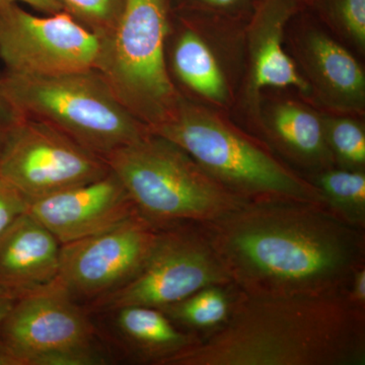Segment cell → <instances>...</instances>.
I'll return each mask as SVG.
<instances>
[{
	"mask_svg": "<svg viewBox=\"0 0 365 365\" xmlns=\"http://www.w3.org/2000/svg\"><path fill=\"white\" fill-rule=\"evenodd\" d=\"M203 225L232 284L245 294L345 292L365 265V228L326 204L251 202Z\"/></svg>",
	"mask_w": 365,
	"mask_h": 365,
	"instance_id": "obj_1",
	"label": "cell"
},
{
	"mask_svg": "<svg viewBox=\"0 0 365 365\" xmlns=\"http://www.w3.org/2000/svg\"><path fill=\"white\" fill-rule=\"evenodd\" d=\"M168 365H365V309L345 292L237 289L230 318Z\"/></svg>",
	"mask_w": 365,
	"mask_h": 365,
	"instance_id": "obj_2",
	"label": "cell"
},
{
	"mask_svg": "<svg viewBox=\"0 0 365 365\" xmlns=\"http://www.w3.org/2000/svg\"><path fill=\"white\" fill-rule=\"evenodd\" d=\"M176 143L208 175L248 202L302 201L327 204L304 175L227 113L182 96L174 117L151 131Z\"/></svg>",
	"mask_w": 365,
	"mask_h": 365,
	"instance_id": "obj_3",
	"label": "cell"
},
{
	"mask_svg": "<svg viewBox=\"0 0 365 365\" xmlns=\"http://www.w3.org/2000/svg\"><path fill=\"white\" fill-rule=\"evenodd\" d=\"M105 160L138 215L158 227L215 222L251 203L213 179L176 143L151 132Z\"/></svg>",
	"mask_w": 365,
	"mask_h": 365,
	"instance_id": "obj_4",
	"label": "cell"
},
{
	"mask_svg": "<svg viewBox=\"0 0 365 365\" xmlns=\"http://www.w3.org/2000/svg\"><path fill=\"white\" fill-rule=\"evenodd\" d=\"M0 93L21 116L54 127L104 158L150 133L96 68L50 76L4 71Z\"/></svg>",
	"mask_w": 365,
	"mask_h": 365,
	"instance_id": "obj_5",
	"label": "cell"
},
{
	"mask_svg": "<svg viewBox=\"0 0 365 365\" xmlns=\"http://www.w3.org/2000/svg\"><path fill=\"white\" fill-rule=\"evenodd\" d=\"M170 0H125L116 28L101 41L96 69L150 131L174 117L182 95L168 66Z\"/></svg>",
	"mask_w": 365,
	"mask_h": 365,
	"instance_id": "obj_6",
	"label": "cell"
},
{
	"mask_svg": "<svg viewBox=\"0 0 365 365\" xmlns=\"http://www.w3.org/2000/svg\"><path fill=\"white\" fill-rule=\"evenodd\" d=\"M113 360L90 312L56 281L14 300L0 322V365H104Z\"/></svg>",
	"mask_w": 365,
	"mask_h": 365,
	"instance_id": "obj_7",
	"label": "cell"
},
{
	"mask_svg": "<svg viewBox=\"0 0 365 365\" xmlns=\"http://www.w3.org/2000/svg\"><path fill=\"white\" fill-rule=\"evenodd\" d=\"M210 285H234L205 227L182 222L160 228L143 267L123 287L86 309L91 314L126 306L163 307Z\"/></svg>",
	"mask_w": 365,
	"mask_h": 365,
	"instance_id": "obj_8",
	"label": "cell"
},
{
	"mask_svg": "<svg viewBox=\"0 0 365 365\" xmlns=\"http://www.w3.org/2000/svg\"><path fill=\"white\" fill-rule=\"evenodd\" d=\"M167 47L168 66L182 96L227 113L244 76V26L178 13Z\"/></svg>",
	"mask_w": 365,
	"mask_h": 365,
	"instance_id": "obj_9",
	"label": "cell"
},
{
	"mask_svg": "<svg viewBox=\"0 0 365 365\" xmlns=\"http://www.w3.org/2000/svg\"><path fill=\"white\" fill-rule=\"evenodd\" d=\"M109 173L104 158L54 127L23 116L0 151V177L30 202Z\"/></svg>",
	"mask_w": 365,
	"mask_h": 365,
	"instance_id": "obj_10",
	"label": "cell"
},
{
	"mask_svg": "<svg viewBox=\"0 0 365 365\" xmlns=\"http://www.w3.org/2000/svg\"><path fill=\"white\" fill-rule=\"evenodd\" d=\"M101 40L69 14L0 7V59L11 73L50 76L96 68Z\"/></svg>",
	"mask_w": 365,
	"mask_h": 365,
	"instance_id": "obj_11",
	"label": "cell"
},
{
	"mask_svg": "<svg viewBox=\"0 0 365 365\" xmlns=\"http://www.w3.org/2000/svg\"><path fill=\"white\" fill-rule=\"evenodd\" d=\"M160 228L136 213L100 234L61 245L57 284L85 307L112 294L143 267Z\"/></svg>",
	"mask_w": 365,
	"mask_h": 365,
	"instance_id": "obj_12",
	"label": "cell"
},
{
	"mask_svg": "<svg viewBox=\"0 0 365 365\" xmlns=\"http://www.w3.org/2000/svg\"><path fill=\"white\" fill-rule=\"evenodd\" d=\"M285 45L319 110L362 117L365 73L352 50L306 11L290 21Z\"/></svg>",
	"mask_w": 365,
	"mask_h": 365,
	"instance_id": "obj_13",
	"label": "cell"
},
{
	"mask_svg": "<svg viewBox=\"0 0 365 365\" xmlns=\"http://www.w3.org/2000/svg\"><path fill=\"white\" fill-rule=\"evenodd\" d=\"M307 9V0H258L245 24L244 76L237 102L254 131L266 91L294 90L309 102V86L288 54L287 26Z\"/></svg>",
	"mask_w": 365,
	"mask_h": 365,
	"instance_id": "obj_14",
	"label": "cell"
},
{
	"mask_svg": "<svg viewBox=\"0 0 365 365\" xmlns=\"http://www.w3.org/2000/svg\"><path fill=\"white\" fill-rule=\"evenodd\" d=\"M28 212L61 245L100 234L138 213L111 170L96 181L31 201Z\"/></svg>",
	"mask_w": 365,
	"mask_h": 365,
	"instance_id": "obj_15",
	"label": "cell"
},
{
	"mask_svg": "<svg viewBox=\"0 0 365 365\" xmlns=\"http://www.w3.org/2000/svg\"><path fill=\"white\" fill-rule=\"evenodd\" d=\"M253 133L290 167L309 175L338 167L327 143L321 110L302 98L271 97L265 91Z\"/></svg>",
	"mask_w": 365,
	"mask_h": 365,
	"instance_id": "obj_16",
	"label": "cell"
},
{
	"mask_svg": "<svg viewBox=\"0 0 365 365\" xmlns=\"http://www.w3.org/2000/svg\"><path fill=\"white\" fill-rule=\"evenodd\" d=\"M61 244L30 213L0 235V297L16 300L50 287L59 272Z\"/></svg>",
	"mask_w": 365,
	"mask_h": 365,
	"instance_id": "obj_17",
	"label": "cell"
},
{
	"mask_svg": "<svg viewBox=\"0 0 365 365\" xmlns=\"http://www.w3.org/2000/svg\"><path fill=\"white\" fill-rule=\"evenodd\" d=\"M96 314L109 317L111 342L136 364L168 365L200 340L196 334L175 325L157 307L126 306Z\"/></svg>",
	"mask_w": 365,
	"mask_h": 365,
	"instance_id": "obj_18",
	"label": "cell"
},
{
	"mask_svg": "<svg viewBox=\"0 0 365 365\" xmlns=\"http://www.w3.org/2000/svg\"><path fill=\"white\" fill-rule=\"evenodd\" d=\"M237 292L235 285H210L181 302L158 309L179 328L202 338L227 321Z\"/></svg>",
	"mask_w": 365,
	"mask_h": 365,
	"instance_id": "obj_19",
	"label": "cell"
},
{
	"mask_svg": "<svg viewBox=\"0 0 365 365\" xmlns=\"http://www.w3.org/2000/svg\"><path fill=\"white\" fill-rule=\"evenodd\" d=\"M307 178L321 191L334 212L365 228L364 170L332 167Z\"/></svg>",
	"mask_w": 365,
	"mask_h": 365,
	"instance_id": "obj_20",
	"label": "cell"
},
{
	"mask_svg": "<svg viewBox=\"0 0 365 365\" xmlns=\"http://www.w3.org/2000/svg\"><path fill=\"white\" fill-rule=\"evenodd\" d=\"M307 11L350 50L365 53V0H307Z\"/></svg>",
	"mask_w": 365,
	"mask_h": 365,
	"instance_id": "obj_21",
	"label": "cell"
},
{
	"mask_svg": "<svg viewBox=\"0 0 365 365\" xmlns=\"http://www.w3.org/2000/svg\"><path fill=\"white\" fill-rule=\"evenodd\" d=\"M327 143L338 167L365 169V128L359 116L323 111Z\"/></svg>",
	"mask_w": 365,
	"mask_h": 365,
	"instance_id": "obj_22",
	"label": "cell"
},
{
	"mask_svg": "<svg viewBox=\"0 0 365 365\" xmlns=\"http://www.w3.org/2000/svg\"><path fill=\"white\" fill-rule=\"evenodd\" d=\"M62 11L95 34L101 41L107 39L116 28L125 0H56Z\"/></svg>",
	"mask_w": 365,
	"mask_h": 365,
	"instance_id": "obj_23",
	"label": "cell"
},
{
	"mask_svg": "<svg viewBox=\"0 0 365 365\" xmlns=\"http://www.w3.org/2000/svg\"><path fill=\"white\" fill-rule=\"evenodd\" d=\"M258 0H180L179 13L207 20L245 26Z\"/></svg>",
	"mask_w": 365,
	"mask_h": 365,
	"instance_id": "obj_24",
	"label": "cell"
},
{
	"mask_svg": "<svg viewBox=\"0 0 365 365\" xmlns=\"http://www.w3.org/2000/svg\"><path fill=\"white\" fill-rule=\"evenodd\" d=\"M30 200L0 177V235L21 215L28 212Z\"/></svg>",
	"mask_w": 365,
	"mask_h": 365,
	"instance_id": "obj_25",
	"label": "cell"
},
{
	"mask_svg": "<svg viewBox=\"0 0 365 365\" xmlns=\"http://www.w3.org/2000/svg\"><path fill=\"white\" fill-rule=\"evenodd\" d=\"M21 118L20 113L0 93V151L6 143L7 137L13 130L14 125Z\"/></svg>",
	"mask_w": 365,
	"mask_h": 365,
	"instance_id": "obj_26",
	"label": "cell"
},
{
	"mask_svg": "<svg viewBox=\"0 0 365 365\" xmlns=\"http://www.w3.org/2000/svg\"><path fill=\"white\" fill-rule=\"evenodd\" d=\"M347 294L355 306L365 309V265L357 269L353 274Z\"/></svg>",
	"mask_w": 365,
	"mask_h": 365,
	"instance_id": "obj_27",
	"label": "cell"
},
{
	"mask_svg": "<svg viewBox=\"0 0 365 365\" xmlns=\"http://www.w3.org/2000/svg\"><path fill=\"white\" fill-rule=\"evenodd\" d=\"M25 4L45 14H53L62 11V7L56 0H0V7L14 4Z\"/></svg>",
	"mask_w": 365,
	"mask_h": 365,
	"instance_id": "obj_28",
	"label": "cell"
},
{
	"mask_svg": "<svg viewBox=\"0 0 365 365\" xmlns=\"http://www.w3.org/2000/svg\"><path fill=\"white\" fill-rule=\"evenodd\" d=\"M14 300L6 299V297H0V322L6 317L7 312L13 306Z\"/></svg>",
	"mask_w": 365,
	"mask_h": 365,
	"instance_id": "obj_29",
	"label": "cell"
}]
</instances>
